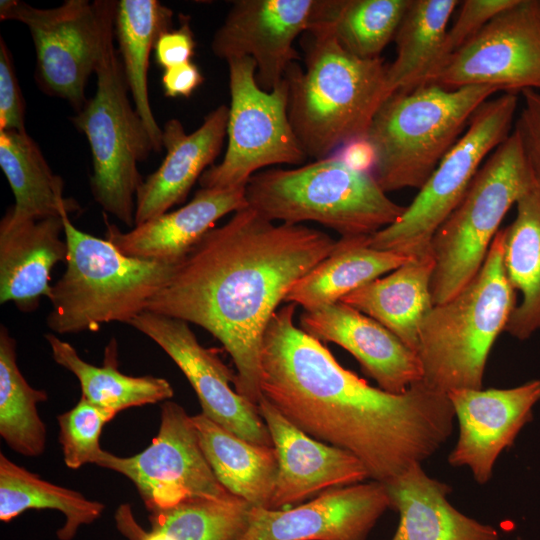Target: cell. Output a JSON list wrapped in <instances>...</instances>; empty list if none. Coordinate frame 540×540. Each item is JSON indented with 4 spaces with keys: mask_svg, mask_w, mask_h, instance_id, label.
Instances as JSON below:
<instances>
[{
    "mask_svg": "<svg viewBox=\"0 0 540 540\" xmlns=\"http://www.w3.org/2000/svg\"><path fill=\"white\" fill-rule=\"evenodd\" d=\"M296 306L288 303L273 314L260 360L261 394L285 418L354 455L369 478L382 483L445 444L456 419L447 393L423 380L400 394L370 386L295 325Z\"/></svg>",
    "mask_w": 540,
    "mask_h": 540,
    "instance_id": "6da1fadb",
    "label": "cell"
},
{
    "mask_svg": "<svg viewBox=\"0 0 540 540\" xmlns=\"http://www.w3.org/2000/svg\"><path fill=\"white\" fill-rule=\"evenodd\" d=\"M302 224H275L249 206L210 229L174 266L145 311L202 327L236 367L235 391L257 405L267 326L292 286L336 248Z\"/></svg>",
    "mask_w": 540,
    "mask_h": 540,
    "instance_id": "7a4b0ae2",
    "label": "cell"
},
{
    "mask_svg": "<svg viewBox=\"0 0 540 540\" xmlns=\"http://www.w3.org/2000/svg\"><path fill=\"white\" fill-rule=\"evenodd\" d=\"M305 69L293 63L289 119L307 157L330 156L345 142L365 137L386 100L387 66L378 57L362 59L346 51L332 32L312 26Z\"/></svg>",
    "mask_w": 540,
    "mask_h": 540,
    "instance_id": "3957f363",
    "label": "cell"
},
{
    "mask_svg": "<svg viewBox=\"0 0 540 540\" xmlns=\"http://www.w3.org/2000/svg\"><path fill=\"white\" fill-rule=\"evenodd\" d=\"M503 242L500 229L474 278L455 296L434 305L421 324L417 355L423 381L438 391L482 389L490 350L516 308Z\"/></svg>",
    "mask_w": 540,
    "mask_h": 540,
    "instance_id": "277c9868",
    "label": "cell"
},
{
    "mask_svg": "<svg viewBox=\"0 0 540 540\" xmlns=\"http://www.w3.org/2000/svg\"><path fill=\"white\" fill-rule=\"evenodd\" d=\"M66 269L51 287L46 324L54 333L97 331L146 310L175 265L132 258L107 239L80 231L63 216Z\"/></svg>",
    "mask_w": 540,
    "mask_h": 540,
    "instance_id": "5b68a950",
    "label": "cell"
},
{
    "mask_svg": "<svg viewBox=\"0 0 540 540\" xmlns=\"http://www.w3.org/2000/svg\"><path fill=\"white\" fill-rule=\"evenodd\" d=\"M497 91L492 86L446 89L427 83L389 96L367 134L377 154L372 176L382 190L420 189L475 111Z\"/></svg>",
    "mask_w": 540,
    "mask_h": 540,
    "instance_id": "8992f818",
    "label": "cell"
},
{
    "mask_svg": "<svg viewBox=\"0 0 540 540\" xmlns=\"http://www.w3.org/2000/svg\"><path fill=\"white\" fill-rule=\"evenodd\" d=\"M247 205L283 223H320L341 237L371 236L405 211L371 174L328 156L293 169L257 172L245 187Z\"/></svg>",
    "mask_w": 540,
    "mask_h": 540,
    "instance_id": "52a82bcc",
    "label": "cell"
},
{
    "mask_svg": "<svg viewBox=\"0 0 540 540\" xmlns=\"http://www.w3.org/2000/svg\"><path fill=\"white\" fill-rule=\"evenodd\" d=\"M117 1L110 0L96 69L94 96L71 118L90 145L95 201L128 227L135 226L136 194L143 180L137 164L154 151L149 132L129 99V88L114 47Z\"/></svg>",
    "mask_w": 540,
    "mask_h": 540,
    "instance_id": "ba28073f",
    "label": "cell"
},
{
    "mask_svg": "<svg viewBox=\"0 0 540 540\" xmlns=\"http://www.w3.org/2000/svg\"><path fill=\"white\" fill-rule=\"evenodd\" d=\"M536 185L517 133L485 160L465 195L434 233L433 306L462 290L482 267L504 216Z\"/></svg>",
    "mask_w": 540,
    "mask_h": 540,
    "instance_id": "9c48e42d",
    "label": "cell"
},
{
    "mask_svg": "<svg viewBox=\"0 0 540 540\" xmlns=\"http://www.w3.org/2000/svg\"><path fill=\"white\" fill-rule=\"evenodd\" d=\"M517 105L515 93L485 101L403 214L369 236V245L409 256L427 251L434 233L459 204L485 158L511 134Z\"/></svg>",
    "mask_w": 540,
    "mask_h": 540,
    "instance_id": "30bf717a",
    "label": "cell"
},
{
    "mask_svg": "<svg viewBox=\"0 0 540 540\" xmlns=\"http://www.w3.org/2000/svg\"><path fill=\"white\" fill-rule=\"evenodd\" d=\"M230 106L228 144L219 164L200 177L201 188H245L260 169L277 164H302L308 157L291 125L286 78L271 91L256 80L250 57L227 61Z\"/></svg>",
    "mask_w": 540,
    "mask_h": 540,
    "instance_id": "8fae6325",
    "label": "cell"
},
{
    "mask_svg": "<svg viewBox=\"0 0 540 540\" xmlns=\"http://www.w3.org/2000/svg\"><path fill=\"white\" fill-rule=\"evenodd\" d=\"M109 0H66L42 9L19 0L0 1V19L27 26L35 47V79L41 90L67 101L76 112L96 72Z\"/></svg>",
    "mask_w": 540,
    "mask_h": 540,
    "instance_id": "7c38bea8",
    "label": "cell"
},
{
    "mask_svg": "<svg viewBox=\"0 0 540 540\" xmlns=\"http://www.w3.org/2000/svg\"><path fill=\"white\" fill-rule=\"evenodd\" d=\"M98 466L127 477L150 512L230 493L216 479L200 446L192 416L170 400L161 406L157 435L142 452L121 457L105 451Z\"/></svg>",
    "mask_w": 540,
    "mask_h": 540,
    "instance_id": "4fadbf2b",
    "label": "cell"
},
{
    "mask_svg": "<svg viewBox=\"0 0 540 540\" xmlns=\"http://www.w3.org/2000/svg\"><path fill=\"white\" fill-rule=\"evenodd\" d=\"M427 83L540 90V3L518 0L448 56ZM426 83V84H427Z\"/></svg>",
    "mask_w": 540,
    "mask_h": 540,
    "instance_id": "5bb4252c",
    "label": "cell"
},
{
    "mask_svg": "<svg viewBox=\"0 0 540 540\" xmlns=\"http://www.w3.org/2000/svg\"><path fill=\"white\" fill-rule=\"evenodd\" d=\"M128 325L149 337L175 362L194 389L202 414L246 441L273 446L258 406L231 387L236 373L199 343L187 322L143 311Z\"/></svg>",
    "mask_w": 540,
    "mask_h": 540,
    "instance_id": "9a60e30c",
    "label": "cell"
},
{
    "mask_svg": "<svg viewBox=\"0 0 540 540\" xmlns=\"http://www.w3.org/2000/svg\"><path fill=\"white\" fill-rule=\"evenodd\" d=\"M317 0L234 1L214 33L211 49L226 61L250 57L259 86L271 91L299 59L295 39L312 24Z\"/></svg>",
    "mask_w": 540,
    "mask_h": 540,
    "instance_id": "2e32d148",
    "label": "cell"
},
{
    "mask_svg": "<svg viewBox=\"0 0 540 540\" xmlns=\"http://www.w3.org/2000/svg\"><path fill=\"white\" fill-rule=\"evenodd\" d=\"M388 508L382 482L331 488L291 509L252 507L237 540H367Z\"/></svg>",
    "mask_w": 540,
    "mask_h": 540,
    "instance_id": "e0dca14e",
    "label": "cell"
},
{
    "mask_svg": "<svg viewBox=\"0 0 540 540\" xmlns=\"http://www.w3.org/2000/svg\"><path fill=\"white\" fill-rule=\"evenodd\" d=\"M447 394L459 425L448 462L467 467L476 482L485 484L500 453L530 420L533 406L540 401V380L508 389H460Z\"/></svg>",
    "mask_w": 540,
    "mask_h": 540,
    "instance_id": "ac0fdd59",
    "label": "cell"
},
{
    "mask_svg": "<svg viewBox=\"0 0 540 540\" xmlns=\"http://www.w3.org/2000/svg\"><path fill=\"white\" fill-rule=\"evenodd\" d=\"M257 406L278 461L274 490L267 509L279 510L320 491L361 483L369 478L366 468L354 455L309 436L264 396Z\"/></svg>",
    "mask_w": 540,
    "mask_h": 540,
    "instance_id": "d6986e66",
    "label": "cell"
},
{
    "mask_svg": "<svg viewBox=\"0 0 540 540\" xmlns=\"http://www.w3.org/2000/svg\"><path fill=\"white\" fill-rule=\"evenodd\" d=\"M300 327L319 341L347 350L384 391L404 393L423 380L414 351L379 322L342 301L304 310Z\"/></svg>",
    "mask_w": 540,
    "mask_h": 540,
    "instance_id": "ffe728a7",
    "label": "cell"
},
{
    "mask_svg": "<svg viewBox=\"0 0 540 540\" xmlns=\"http://www.w3.org/2000/svg\"><path fill=\"white\" fill-rule=\"evenodd\" d=\"M228 111V106H218L190 134L177 119L165 123L162 145L166 155L158 169L138 188L135 226L184 202L196 180L214 165L227 135Z\"/></svg>",
    "mask_w": 540,
    "mask_h": 540,
    "instance_id": "44dd1931",
    "label": "cell"
},
{
    "mask_svg": "<svg viewBox=\"0 0 540 540\" xmlns=\"http://www.w3.org/2000/svg\"><path fill=\"white\" fill-rule=\"evenodd\" d=\"M62 217L18 218L9 210L0 221V303L21 311L37 309L50 297V274L67 258Z\"/></svg>",
    "mask_w": 540,
    "mask_h": 540,
    "instance_id": "7402d4cb",
    "label": "cell"
},
{
    "mask_svg": "<svg viewBox=\"0 0 540 540\" xmlns=\"http://www.w3.org/2000/svg\"><path fill=\"white\" fill-rule=\"evenodd\" d=\"M246 206L245 188H200L186 205L129 231L108 225L105 239L126 256L176 265L219 219Z\"/></svg>",
    "mask_w": 540,
    "mask_h": 540,
    "instance_id": "603a6c76",
    "label": "cell"
},
{
    "mask_svg": "<svg viewBox=\"0 0 540 540\" xmlns=\"http://www.w3.org/2000/svg\"><path fill=\"white\" fill-rule=\"evenodd\" d=\"M384 484L391 508L399 513L392 540H500L493 526L452 506L451 486L430 477L421 463Z\"/></svg>",
    "mask_w": 540,
    "mask_h": 540,
    "instance_id": "cb8c5ba5",
    "label": "cell"
},
{
    "mask_svg": "<svg viewBox=\"0 0 540 540\" xmlns=\"http://www.w3.org/2000/svg\"><path fill=\"white\" fill-rule=\"evenodd\" d=\"M434 266L429 248L340 301L379 322L417 354L421 324L433 307L430 284Z\"/></svg>",
    "mask_w": 540,
    "mask_h": 540,
    "instance_id": "d4e9b609",
    "label": "cell"
},
{
    "mask_svg": "<svg viewBox=\"0 0 540 540\" xmlns=\"http://www.w3.org/2000/svg\"><path fill=\"white\" fill-rule=\"evenodd\" d=\"M412 257L375 249L369 236L341 237L334 251L292 286L285 301L304 310L336 303Z\"/></svg>",
    "mask_w": 540,
    "mask_h": 540,
    "instance_id": "484cf974",
    "label": "cell"
},
{
    "mask_svg": "<svg viewBox=\"0 0 540 540\" xmlns=\"http://www.w3.org/2000/svg\"><path fill=\"white\" fill-rule=\"evenodd\" d=\"M201 449L219 483L253 507L268 508L278 469L273 446L246 441L204 414L192 416Z\"/></svg>",
    "mask_w": 540,
    "mask_h": 540,
    "instance_id": "4316f807",
    "label": "cell"
},
{
    "mask_svg": "<svg viewBox=\"0 0 540 540\" xmlns=\"http://www.w3.org/2000/svg\"><path fill=\"white\" fill-rule=\"evenodd\" d=\"M172 17L173 11L158 0H120L114 19V36L133 106L149 132L155 152L163 148L162 128L149 100V57L158 37L171 29Z\"/></svg>",
    "mask_w": 540,
    "mask_h": 540,
    "instance_id": "83f0119b",
    "label": "cell"
},
{
    "mask_svg": "<svg viewBox=\"0 0 540 540\" xmlns=\"http://www.w3.org/2000/svg\"><path fill=\"white\" fill-rule=\"evenodd\" d=\"M516 217L504 228L503 263L522 301L505 332L519 340L540 329V187L534 185L516 202Z\"/></svg>",
    "mask_w": 540,
    "mask_h": 540,
    "instance_id": "f1b7e54d",
    "label": "cell"
},
{
    "mask_svg": "<svg viewBox=\"0 0 540 540\" xmlns=\"http://www.w3.org/2000/svg\"><path fill=\"white\" fill-rule=\"evenodd\" d=\"M457 0H411L395 35L396 57L387 67L386 99L426 84L438 67Z\"/></svg>",
    "mask_w": 540,
    "mask_h": 540,
    "instance_id": "f546056e",
    "label": "cell"
},
{
    "mask_svg": "<svg viewBox=\"0 0 540 540\" xmlns=\"http://www.w3.org/2000/svg\"><path fill=\"white\" fill-rule=\"evenodd\" d=\"M0 167L15 198L8 209L15 217H62L80 210L76 200L64 196L63 179L27 132L0 131Z\"/></svg>",
    "mask_w": 540,
    "mask_h": 540,
    "instance_id": "4dcf8cb0",
    "label": "cell"
},
{
    "mask_svg": "<svg viewBox=\"0 0 540 540\" xmlns=\"http://www.w3.org/2000/svg\"><path fill=\"white\" fill-rule=\"evenodd\" d=\"M53 360L78 379L82 396L116 413L131 407L167 401L174 395L171 384L152 375L129 376L117 368L116 343L106 349L103 366L84 361L76 349L54 333L45 334Z\"/></svg>",
    "mask_w": 540,
    "mask_h": 540,
    "instance_id": "1f68e13d",
    "label": "cell"
},
{
    "mask_svg": "<svg viewBox=\"0 0 540 540\" xmlns=\"http://www.w3.org/2000/svg\"><path fill=\"white\" fill-rule=\"evenodd\" d=\"M29 509L62 512L65 523L57 531L59 540H72L82 525L97 520L104 504L83 494L42 479L0 454V520L11 521Z\"/></svg>",
    "mask_w": 540,
    "mask_h": 540,
    "instance_id": "d6a6232c",
    "label": "cell"
},
{
    "mask_svg": "<svg viewBox=\"0 0 540 540\" xmlns=\"http://www.w3.org/2000/svg\"><path fill=\"white\" fill-rule=\"evenodd\" d=\"M410 2L317 0L310 28L315 25L328 28L346 51L359 58H378L395 37Z\"/></svg>",
    "mask_w": 540,
    "mask_h": 540,
    "instance_id": "836d02e7",
    "label": "cell"
},
{
    "mask_svg": "<svg viewBox=\"0 0 540 540\" xmlns=\"http://www.w3.org/2000/svg\"><path fill=\"white\" fill-rule=\"evenodd\" d=\"M16 359V341L1 325L0 435L15 452L37 457L46 447L47 431L38 404L47 400V394L26 381Z\"/></svg>",
    "mask_w": 540,
    "mask_h": 540,
    "instance_id": "e575fe53",
    "label": "cell"
},
{
    "mask_svg": "<svg viewBox=\"0 0 540 540\" xmlns=\"http://www.w3.org/2000/svg\"><path fill=\"white\" fill-rule=\"evenodd\" d=\"M252 507L232 494L218 499H191L151 512L150 523L174 540H237Z\"/></svg>",
    "mask_w": 540,
    "mask_h": 540,
    "instance_id": "d590c367",
    "label": "cell"
},
{
    "mask_svg": "<svg viewBox=\"0 0 540 540\" xmlns=\"http://www.w3.org/2000/svg\"><path fill=\"white\" fill-rule=\"evenodd\" d=\"M116 414L81 396L72 409L58 415L59 443L67 467L97 465L105 452L100 445L102 429Z\"/></svg>",
    "mask_w": 540,
    "mask_h": 540,
    "instance_id": "8d00e7d4",
    "label": "cell"
},
{
    "mask_svg": "<svg viewBox=\"0 0 540 540\" xmlns=\"http://www.w3.org/2000/svg\"><path fill=\"white\" fill-rule=\"evenodd\" d=\"M517 2L518 0H465L461 2L456 20L448 28L441 61L436 70L448 56L477 34L492 18Z\"/></svg>",
    "mask_w": 540,
    "mask_h": 540,
    "instance_id": "74e56055",
    "label": "cell"
},
{
    "mask_svg": "<svg viewBox=\"0 0 540 540\" xmlns=\"http://www.w3.org/2000/svg\"><path fill=\"white\" fill-rule=\"evenodd\" d=\"M25 103L18 83L12 55L0 37V131L25 129Z\"/></svg>",
    "mask_w": 540,
    "mask_h": 540,
    "instance_id": "f35d334b",
    "label": "cell"
},
{
    "mask_svg": "<svg viewBox=\"0 0 540 540\" xmlns=\"http://www.w3.org/2000/svg\"><path fill=\"white\" fill-rule=\"evenodd\" d=\"M523 107L516 121L517 133L534 181L540 187V90L521 92Z\"/></svg>",
    "mask_w": 540,
    "mask_h": 540,
    "instance_id": "ab89813d",
    "label": "cell"
},
{
    "mask_svg": "<svg viewBox=\"0 0 540 540\" xmlns=\"http://www.w3.org/2000/svg\"><path fill=\"white\" fill-rule=\"evenodd\" d=\"M177 29L163 32L157 39L154 51L159 66L164 70L191 61L196 42L188 16L181 15Z\"/></svg>",
    "mask_w": 540,
    "mask_h": 540,
    "instance_id": "60d3db41",
    "label": "cell"
},
{
    "mask_svg": "<svg viewBox=\"0 0 540 540\" xmlns=\"http://www.w3.org/2000/svg\"><path fill=\"white\" fill-rule=\"evenodd\" d=\"M330 156L354 171L371 175L377 162L375 147L367 136L353 138L345 142Z\"/></svg>",
    "mask_w": 540,
    "mask_h": 540,
    "instance_id": "b9f144b4",
    "label": "cell"
},
{
    "mask_svg": "<svg viewBox=\"0 0 540 540\" xmlns=\"http://www.w3.org/2000/svg\"><path fill=\"white\" fill-rule=\"evenodd\" d=\"M203 81L199 68L191 61L165 69L161 78L164 94L172 98L189 97Z\"/></svg>",
    "mask_w": 540,
    "mask_h": 540,
    "instance_id": "7bdbcfd3",
    "label": "cell"
},
{
    "mask_svg": "<svg viewBox=\"0 0 540 540\" xmlns=\"http://www.w3.org/2000/svg\"><path fill=\"white\" fill-rule=\"evenodd\" d=\"M118 511L117 522L119 529L131 540H174L167 533L155 528H152L149 532L140 529L131 516L130 510H127L126 507L123 506Z\"/></svg>",
    "mask_w": 540,
    "mask_h": 540,
    "instance_id": "ee69618b",
    "label": "cell"
},
{
    "mask_svg": "<svg viewBox=\"0 0 540 540\" xmlns=\"http://www.w3.org/2000/svg\"><path fill=\"white\" fill-rule=\"evenodd\" d=\"M539 3H540V0H539Z\"/></svg>",
    "mask_w": 540,
    "mask_h": 540,
    "instance_id": "f6af8a7d",
    "label": "cell"
}]
</instances>
